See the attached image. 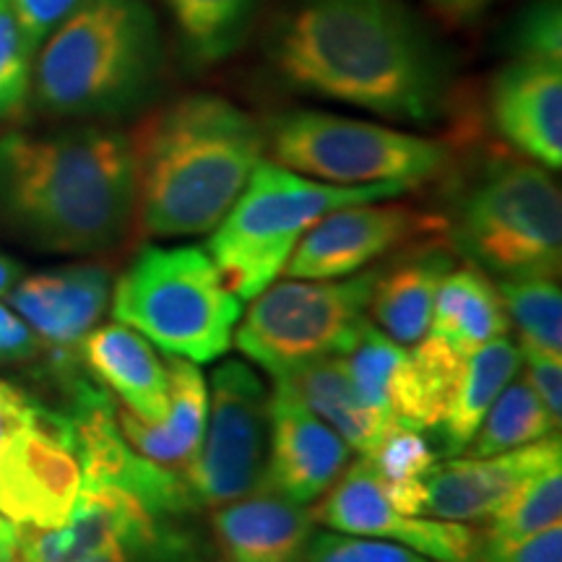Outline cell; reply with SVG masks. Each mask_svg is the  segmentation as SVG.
Returning a JSON list of instances; mask_svg holds the SVG:
<instances>
[{
    "mask_svg": "<svg viewBox=\"0 0 562 562\" xmlns=\"http://www.w3.org/2000/svg\"><path fill=\"white\" fill-rule=\"evenodd\" d=\"M182 60L193 70L232 58L252 30L261 0H165Z\"/></svg>",
    "mask_w": 562,
    "mask_h": 562,
    "instance_id": "26",
    "label": "cell"
},
{
    "mask_svg": "<svg viewBox=\"0 0 562 562\" xmlns=\"http://www.w3.org/2000/svg\"><path fill=\"white\" fill-rule=\"evenodd\" d=\"M558 430L560 425H554L529 378L516 375L484 414L480 430L474 432L463 453L469 459H487V456L508 453L529 442L550 438L552 432L558 435Z\"/></svg>",
    "mask_w": 562,
    "mask_h": 562,
    "instance_id": "27",
    "label": "cell"
},
{
    "mask_svg": "<svg viewBox=\"0 0 562 562\" xmlns=\"http://www.w3.org/2000/svg\"><path fill=\"white\" fill-rule=\"evenodd\" d=\"M362 459L370 463L385 497L398 510L409 513V516H422L427 476L438 467V456H435L430 442L417 430L396 427L378 442L375 451L362 456Z\"/></svg>",
    "mask_w": 562,
    "mask_h": 562,
    "instance_id": "28",
    "label": "cell"
},
{
    "mask_svg": "<svg viewBox=\"0 0 562 562\" xmlns=\"http://www.w3.org/2000/svg\"><path fill=\"white\" fill-rule=\"evenodd\" d=\"M42 351V339L11 307L0 305V362H26Z\"/></svg>",
    "mask_w": 562,
    "mask_h": 562,
    "instance_id": "36",
    "label": "cell"
},
{
    "mask_svg": "<svg viewBox=\"0 0 562 562\" xmlns=\"http://www.w3.org/2000/svg\"><path fill=\"white\" fill-rule=\"evenodd\" d=\"M412 191L406 182L334 186L261 159L211 232L206 252L240 300H256L284 271L292 250L323 216L351 203L391 201Z\"/></svg>",
    "mask_w": 562,
    "mask_h": 562,
    "instance_id": "5",
    "label": "cell"
},
{
    "mask_svg": "<svg viewBox=\"0 0 562 562\" xmlns=\"http://www.w3.org/2000/svg\"><path fill=\"white\" fill-rule=\"evenodd\" d=\"M521 349L508 336H497L472 355L463 357L459 383H456L451 402L435 430H440L442 451L459 456L467 451L474 432L480 430L484 414L501 396V391L521 372Z\"/></svg>",
    "mask_w": 562,
    "mask_h": 562,
    "instance_id": "24",
    "label": "cell"
},
{
    "mask_svg": "<svg viewBox=\"0 0 562 562\" xmlns=\"http://www.w3.org/2000/svg\"><path fill=\"white\" fill-rule=\"evenodd\" d=\"M19 539H21V529L11 518H5L0 513V558L3 560H16L19 552Z\"/></svg>",
    "mask_w": 562,
    "mask_h": 562,
    "instance_id": "39",
    "label": "cell"
},
{
    "mask_svg": "<svg viewBox=\"0 0 562 562\" xmlns=\"http://www.w3.org/2000/svg\"><path fill=\"white\" fill-rule=\"evenodd\" d=\"M351 448L300 398L284 378L269 393V456L258 487L307 505L326 495L349 467Z\"/></svg>",
    "mask_w": 562,
    "mask_h": 562,
    "instance_id": "14",
    "label": "cell"
},
{
    "mask_svg": "<svg viewBox=\"0 0 562 562\" xmlns=\"http://www.w3.org/2000/svg\"><path fill=\"white\" fill-rule=\"evenodd\" d=\"M476 562H562V529L552 526L508 547L480 544Z\"/></svg>",
    "mask_w": 562,
    "mask_h": 562,
    "instance_id": "34",
    "label": "cell"
},
{
    "mask_svg": "<svg viewBox=\"0 0 562 562\" xmlns=\"http://www.w3.org/2000/svg\"><path fill=\"white\" fill-rule=\"evenodd\" d=\"M83 368L110 396L146 422L170 412V368L154 344L123 323L91 328L79 344Z\"/></svg>",
    "mask_w": 562,
    "mask_h": 562,
    "instance_id": "19",
    "label": "cell"
},
{
    "mask_svg": "<svg viewBox=\"0 0 562 562\" xmlns=\"http://www.w3.org/2000/svg\"><path fill=\"white\" fill-rule=\"evenodd\" d=\"M562 516V463L544 469L526 480L513 495L487 518L482 544L508 547L533 533L560 526Z\"/></svg>",
    "mask_w": 562,
    "mask_h": 562,
    "instance_id": "29",
    "label": "cell"
},
{
    "mask_svg": "<svg viewBox=\"0 0 562 562\" xmlns=\"http://www.w3.org/2000/svg\"><path fill=\"white\" fill-rule=\"evenodd\" d=\"M21 277V266L11 256L0 252V294H9Z\"/></svg>",
    "mask_w": 562,
    "mask_h": 562,
    "instance_id": "40",
    "label": "cell"
},
{
    "mask_svg": "<svg viewBox=\"0 0 562 562\" xmlns=\"http://www.w3.org/2000/svg\"><path fill=\"white\" fill-rule=\"evenodd\" d=\"M269 456V391L243 360H224L211 375L209 417L199 453L186 469L193 501L209 508L258 490Z\"/></svg>",
    "mask_w": 562,
    "mask_h": 562,
    "instance_id": "10",
    "label": "cell"
},
{
    "mask_svg": "<svg viewBox=\"0 0 562 562\" xmlns=\"http://www.w3.org/2000/svg\"><path fill=\"white\" fill-rule=\"evenodd\" d=\"M165 47L146 0H83L34 55L32 91L53 117L102 121L157 91Z\"/></svg>",
    "mask_w": 562,
    "mask_h": 562,
    "instance_id": "4",
    "label": "cell"
},
{
    "mask_svg": "<svg viewBox=\"0 0 562 562\" xmlns=\"http://www.w3.org/2000/svg\"><path fill=\"white\" fill-rule=\"evenodd\" d=\"M284 381L300 393V398L318 414L323 422L341 435L351 453L370 456L385 435L396 427L385 425L368 404L362 402L360 393L351 385V378L344 368L341 357H323L311 364H302Z\"/></svg>",
    "mask_w": 562,
    "mask_h": 562,
    "instance_id": "25",
    "label": "cell"
},
{
    "mask_svg": "<svg viewBox=\"0 0 562 562\" xmlns=\"http://www.w3.org/2000/svg\"><path fill=\"white\" fill-rule=\"evenodd\" d=\"M453 250L503 279L558 277L562 263V195L547 167L492 159L463 188L448 216Z\"/></svg>",
    "mask_w": 562,
    "mask_h": 562,
    "instance_id": "7",
    "label": "cell"
},
{
    "mask_svg": "<svg viewBox=\"0 0 562 562\" xmlns=\"http://www.w3.org/2000/svg\"><path fill=\"white\" fill-rule=\"evenodd\" d=\"M341 362L362 402L385 425L417 432L432 430L412 351L389 339L375 323H364L351 347L341 355Z\"/></svg>",
    "mask_w": 562,
    "mask_h": 562,
    "instance_id": "20",
    "label": "cell"
},
{
    "mask_svg": "<svg viewBox=\"0 0 562 562\" xmlns=\"http://www.w3.org/2000/svg\"><path fill=\"white\" fill-rule=\"evenodd\" d=\"M266 55L290 89L398 123H432L451 94L446 55L402 0H290Z\"/></svg>",
    "mask_w": 562,
    "mask_h": 562,
    "instance_id": "1",
    "label": "cell"
},
{
    "mask_svg": "<svg viewBox=\"0 0 562 562\" xmlns=\"http://www.w3.org/2000/svg\"><path fill=\"white\" fill-rule=\"evenodd\" d=\"M313 513L315 521L326 524L331 531L385 539L435 562H476L482 544V531L472 526L398 510L385 497L362 456L344 469Z\"/></svg>",
    "mask_w": 562,
    "mask_h": 562,
    "instance_id": "13",
    "label": "cell"
},
{
    "mask_svg": "<svg viewBox=\"0 0 562 562\" xmlns=\"http://www.w3.org/2000/svg\"><path fill=\"white\" fill-rule=\"evenodd\" d=\"M521 349V347H518ZM521 360L526 364V378L533 385V391L542 398L544 409L550 412L554 425L562 419V357L544 355V351L521 349Z\"/></svg>",
    "mask_w": 562,
    "mask_h": 562,
    "instance_id": "35",
    "label": "cell"
},
{
    "mask_svg": "<svg viewBox=\"0 0 562 562\" xmlns=\"http://www.w3.org/2000/svg\"><path fill=\"white\" fill-rule=\"evenodd\" d=\"M110 300L117 323L193 364L227 355L243 315V300L199 245L144 248L115 281Z\"/></svg>",
    "mask_w": 562,
    "mask_h": 562,
    "instance_id": "6",
    "label": "cell"
},
{
    "mask_svg": "<svg viewBox=\"0 0 562 562\" xmlns=\"http://www.w3.org/2000/svg\"><path fill=\"white\" fill-rule=\"evenodd\" d=\"M442 19L453 21V24H474L484 16L492 0H427Z\"/></svg>",
    "mask_w": 562,
    "mask_h": 562,
    "instance_id": "38",
    "label": "cell"
},
{
    "mask_svg": "<svg viewBox=\"0 0 562 562\" xmlns=\"http://www.w3.org/2000/svg\"><path fill=\"white\" fill-rule=\"evenodd\" d=\"M497 294L508 321L518 328L521 349L562 357V292L558 277L503 279Z\"/></svg>",
    "mask_w": 562,
    "mask_h": 562,
    "instance_id": "30",
    "label": "cell"
},
{
    "mask_svg": "<svg viewBox=\"0 0 562 562\" xmlns=\"http://www.w3.org/2000/svg\"><path fill=\"white\" fill-rule=\"evenodd\" d=\"M453 248L427 237L404 252L389 271L378 273L368 311L372 323L402 347H414L430 331L435 294L453 269Z\"/></svg>",
    "mask_w": 562,
    "mask_h": 562,
    "instance_id": "22",
    "label": "cell"
},
{
    "mask_svg": "<svg viewBox=\"0 0 562 562\" xmlns=\"http://www.w3.org/2000/svg\"><path fill=\"white\" fill-rule=\"evenodd\" d=\"M294 562H435L409 547L355 533L323 531L307 539Z\"/></svg>",
    "mask_w": 562,
    "mask_h": 562,
    "instance_id": "32",
    "label": "cell"
},
{
    "mask_svg": "<svg viewBox=\"0 0 562 562\" xmlns=\"http://www.w3.org/2000/svg\"><path fill=\"white\" fill-rule=\"evenodd\" d=\"M40 409L37 398L9 381H0V442L16 430V427L30 422Z\"/></svg>",
    "mask_w": 562,
    "mask_h": 562,
    "instance_id": "37",
    "label": "cell"
},
{
    "mask_svg": "<svg viewBox=\"0 0 562 562\" xmlns=\"http://www.w3.org/2000/svg\"><path fill=\"white\" fill-rule=\"evenodd\" d=\"M554 463H562L560 435L487 459L438 463L427 476L422 516L456 524L484 521L526 480Z\"/></svg>",
    "mask_w": 562,
    "mask_h": 562,
    "instance_id": "16",
    "label": "cell"
},
{
    "mask_svg": "<svg viewBox=\"0 0 562 562\" xmlns=\"http://www.w3.org/2000/svg\"><path fill=\"white\" fill-rule=\"evenodd\" d=\"M271 161L334 186L419 182L438 178L451 161L446 140L417 136L321 110H292L269 123Z\"/></svg>",
    "mask_w": 562,
    "mask_h": 562,
    "instance_id": "8",
    "label": "cell"
},
{
    "mask_svg": "<svg viewBox=\"0 0 562 562\" xmlns=\"http://www.w3.org/2000/svg\"><path fill=\"white\" fill-rule=\"evenodd\" d=\"M13 562H19V560H13Z\"/></svg>",
    "mask_w": 562,
    "mask_h": 562,
    "instance_id": "43",
    "label": "cell"
},
{
    "mask_svg": "<svg viewBox=\"0 0 562 562\" xmlns=\"http://www.w3.org/2000/svg\"><path fill=\"white\" fill-rule=\"evenodd\" d=\"M83 482L74 425L40 404L0 442V513L19 529H55L74 510Z\"/></svg>",
    "mask_w": 562,
    "mask_h": 562,
    "instance_id": "11",
    "label": "cell"
},
{
    "mask_svg": "<svg viewBox=\"0 0 562 562\" xmlns=\"http://www.w3.org/2000/svg\"><path fill=\"white\" fill-rule=\"evenodd\" d=\"M128 140L136 220L167 240L214 232L266 151L256 117L206 91L154 110Z\"/></svg>",
    "mask_w": 562,
    "mask_h": 562,
    "instance_id": "3",
    "label": "cell"
},
{
    "mask_svg": "<svg viewBox=\"0 0 562 562\" xmlns=\"http://www.w3.org/2000/svg\"><path fill=\"white\" fill-rule=\"evenodd\" d=\"M448 229L446 216L402 203H351L315 222L292 250L284 271L294 279H341L368 269L385 252Z\"/></svg>",
    "mask_w": 562,
    "mask_h": 562,
    "instance_id": "12",
    "label": "cell"
},
{
    "mask_svg": "<svg viewBox=\"0 0 562 562\" xmlns=\"http://www.w3.org/2000/svg\"><path fill=\"white\" fill-rule=\"evenodd\" d=\"M83 0H11L13 16L34 55Z\"/></svg>",
    "mask_w": 562,
    "mask_h": 562,
    "instance_id": "33",
    "label": "cell"
},
{
    "mask_svg": "<svg viewBox=\"0 0 562 562\" xmlns=\"http://www.w3.org/2000/svg\"><path fill=\"white\" fill-rule=\"evenodd\" d=\"M381 269L347 279H292L258 294L235 331L237 351L271 378L302 364L341 357L368 323V305Z\"/></svg>",
    "mask_w": 562,
    "mask_h": 562,
    "instance_id": "9",
    "label": "cell"
},
{
    "mask_svg": "<svg viewBox=\"0 0 562 562\" xmlns=\"http://www.w3.org/2000/svg\"><path fill=\"white\" fill-rule=\"evenodd\" d=\"M315 524L307 505L261 487L211 513L222 562H294Z\"/></svg>",
    "mask_w": 562,
    "mask_h": 562,
    "instance_id": "18",
    "label": "cell"
},
{
    "mask_svg": "<svg viewBox=\"0 0 562 562\" xmlns=\"http://www.w3.org/2000/svg\"><path fill=\"white\" fill-rule=\"evenodd\" d=\"M34 50L26 45L11 0H0V121L19 115L32 94Z\"/></svg>",
    "mask_w": 562,
    "mask_h": 562,
    "instance_id": "31",
    "label": "cell"
},
{
    "mask_svg": "<svg viewBox=\"0 0 562 562\" xmlns=\"http://www.w3.org/2000/svg\"><path fill=\"white\" fill-rule=\"evenodd\" d=\"M508 326L510 321L497 286L480 266L467 263L442 277L427 334L446 341L456 355L467 357L482 344L508 334Z\"/></svg>",
    "mask_w": 562,
    "mask_h": 562,
    "instance_id": "23",
    "label": "cell"
},
{
    "mask_svg": "<svg viewBox=\"0 0 562 562\" xmlns=\"http://www.w3.org/2000/svg\"><path fill=\"white\" fill-rule=\"evenodd\" d=\"M83 562H151V560H140V558H136V554H131L125 550H108V552L94 554V558H89Z\"/></svg>",
    "mask_w": 562,
    "mask_h": 562,
    "instance_id": "41",
    "label": "cell"
},
{
    "mask_svg": "<svg viewBox=\"0 0 562 562\" xmlns=\"http://www.w3.org/2000/svg\"><path fill=\"white\" fill-rule=\"evenodd\" d=\"M490 115L524 159L560 170L562 53L510 45V60L492 79Z\"/></svg>",
    "mask_w": 562,
    "mask_h": 562,
    "instance_id": "15",
    "label": "cell"
},
{
    "mask_svg": "<svg viewBox=\"0 0 562 562\" xmlns=\"http://www.w3.org/2000/svg\"><path fill=\"white\" fill-rule=\"evenodd\" d=\"M0 562H13V560H3V558H0Z\"/></svg>",
    "mask_w": 562,
    "mask_h": 562,
    "instance_id": "42",
    "label": "cell"
},
{
    "mask_svg": "<svg viewBox=\"0 0 562 562\" xmlns=\"http://www.w3.org/2000/svg\"><path fill=\"white\" fill-rule=\"evenodd\" d=\"M136 222L128 133L81 125L0 136V227L30 248L91 256Z\"/></svg>",
    "mask_w": 562,
    "mask_h": 562,
    "instance_id": "2",
    "label": "cell"
},
{
    "mask_svg": "<svg viewBox=\"0 0 562 562\" xmlns=\"http://www.w3.org/2000/svg\"><path fill=\"white\" fill-rule=\"evenodd\" d=\"M170 368V412L165 419L146 422L115 404V422L133 451L159 467L186 474L199 453L209 417V389L199 364L167 357Z\"/></svg>",
    "mask_w": 562,
    "mask_h": 562,
    "instance_id": "21",
    "label": "cell"
},
{
    "mask_svg": "<svg viewBox=\"0 0 562 562\" xmlns=\"http://www.w3.org/2000/svg\"><path fill=\"white\" fill-rule=\"evenodd\" d=\"M112 294L110 269L97 263L63 266L19 279L9 302L32 326L42 344H50L63 370L74 368L70 357L108 311Z\"/></svg>",
    "mask_w": 562,
    "mask_h": 562,
    "instance_id": "17",
    "label": "cell"
}]
</instances>
